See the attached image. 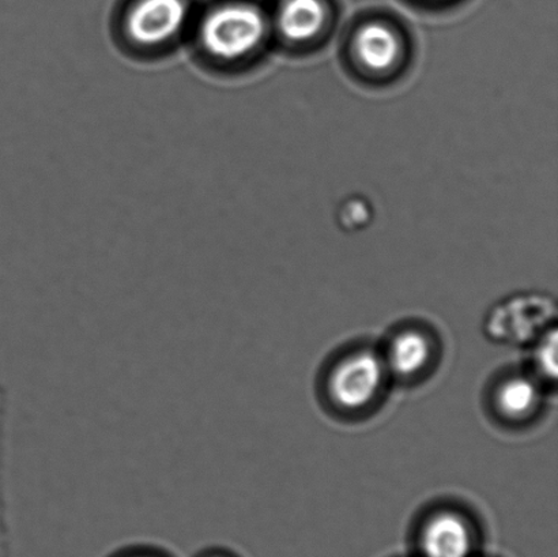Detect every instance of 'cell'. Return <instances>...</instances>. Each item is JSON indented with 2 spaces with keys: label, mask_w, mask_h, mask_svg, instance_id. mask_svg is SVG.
I'll use <instances>...</instances> for the list:
<instances>
[{
  "label": "cell",
  "mask_w": 558,
  "mask_h": 557,
  "mask_svg": "<svg viewBox=\"0 0 558 557\" xmlns=\"http://www.w3.org/2000/svg\"><path fill=\"white\" fill-rule=\"evenodd\" d=\"M265 35L264 14L247 3L223 4L213 10L201 27V40L206 51L227 62L253 53Z\"/></svg>",
  "instance_id": "obj_1"
},
{
  "label": "cell",
  "mask_w": 558,
  "mask_h": 557,
  "mask_svg": "<svg viewBox=\"0 0 558 557\" xmlns=\"http://www.w3.org/2000/svg\"><path fill=\"white\" fill-rule=\"evenodd\" d=\"M387 371L385 360L375 352L360 351L350 354L332 370V401L347 411H360L368 407L379 396Z\"/></svg>",
  "instance_id": "obj_2"
},
{
  "label": "cell",
  "mask_w": 558,
  "mask_h": 557,
  "mask_svg": "<svg viewBox=\"0 0 558 557\" xmlns=\"http://www.w3.org/2000/svg\"><path fill=\"white\" fill-rule=\"evenodd\" d=\"M187 19L185 0H138L125 20V31L138 46L156 47L177 37Z\"/></svg>",
  "instance_id": "obj_3"
},
{
  "label": "cell",
  "mask_w": 558,
  "mask_h": 557,
  "mask_svg": "<svg viewBox=\"0 0 558 557\" xmlns=\"http://www.w3.org/2000/svg\"><path fill=\"white\" fill-rule=\"evenodd\" d=\"M554 315V305L544 299H513L492 313L486 327L496 341L519 346L537 337Z\"/></svg>",
  "instance_id": "obj_4"
},
{
  "label": "cell",
  "mask_w": 558,
  "mask_h": 557,
  "mask_svg": "<svg viewBox=\"0 0 558 557\" xmlns=\"http://www.w3.org/2000/svg\"><path fill=\"white\" fill-rule=\"evenodd\" d=\"M469 522L453 511H441L429 518L421 533L425 557H469L472 553Z\"/></svg>",
  "instance_id": "obj_5"
},
{
  "label": "cell",
  "mask_w": 558,
  "mask_h": 557,
  "mask_svg": "<svg viewBox=\"0 0 558 557\" xmlns=\"http://www.w3.org/2000/svg\"><path fill=\"white\" fill-rule=\"evenodd\" d=\"M326 16L323 0H284L279 10V29L288 40L303 43L322 31Z\"/></svg>",
  "instance_id": "obj_6"
},
{
  "label": "cell",
  "mask_w": 558,
  "mask_h": 557,
  "mask_svg": "<svg viewBox=\"0 0 558 557\" xmlns=\"http://www.w3.org/2000/svg\"><path fill=\"white\" fill-rule=\"evenodd\" d=\"M432 354L434 349L429 338L424 332L409 330L393 338L385 362L387 370L402 378H409L426 368Z\"/></svg>",
  "instance_id": "obj_7"
},
{
  "label": "cell",
  "mask_w": 558,
  "mask_h": 557,
  "mask_svg": "<svg viewBox=\"0 0 558 557\" xmlns=\"http://www.w3.org/2000/svg\"><path fill=\"white\" fill-rule=\"evenodd\" d=\"M543 401L537 382L527 376H513L499 387L496 407L502 416L510 420H524L535 412Z\"/></svg>",
  "instance_id": "obj_8"
},
{
  "label": "cell",
  "mask_w": 558,
  "mask_h": 557,
  "mask_svg": "<svg viewBox=\"0 0 558 557\" xmlns=\"http://www.w3.org/2000/svg\"><path fill=\"white\" fill-rule=\"evenodd\" d=\"M355 51L366 68L383 71L391 68L398 58V38L390 27L369 24L359 33Z\"/></svg>",
  "instance_id": "obj_9"
},
{
  "label": "cell",
  "mask_w": 558,
  "mask_h": 557,
  "mask_svg": "<svg viewBox=\"0 0 558 557\" xmlns=\"http://www.w3.org/2000/svg\"><path fill=\"white\" fill-rule=\"evenodd\" d=\"M535 365L545 379L555 380L557 375V335L551 331L535 352Z\"/></svg>",
  "instance_id": "obj_10"
},
{
  "label": "cell",
  "mask_w": 558,
  "mask_h": 557,
  "mask_svg": "<svg viewBox=\"0 0 558 557\" xmlns=\"http://www.w3.org/2000/svg\"><path fill=\"white\" fill-rule=\"evenodd\" d=\"M133 557H153V556H149V555H138V556H133Z\"/></svg>",
  "instance_id": "obj_11"
},
{
  "label": "cell",
  "mask_w": 558,
  "mask_h": 557,
  "mask_svg": "<svg viewBox=\"0 0 558 557\" xmlns=\"http://www.w3.org/2000/svg\"><path fill=\"white\" fill-rule=\"evenodd\" d=\"M211 557H221V556H211Z\"/></svg>",
  "instance_id": "obj_12"
}]
</instances>
